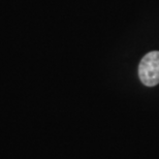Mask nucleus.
Masks as SVG:
<instances>
[{
  "instance_id": "1",
  "label": "nucleus",
  "mask_w": 159,
  "mask_h": 159,
  "mask_svg": "<svg viewBox=\"0 0 159 159\" xmlns=\"http://www.w3.org/2000/svg\"><path fill=\"white\" fill-rule=\"evenodd\" d=\"M139 77L142 83L148 87L159 84V51H153L141 60Z\"/></svg>"
}]
</instances>
